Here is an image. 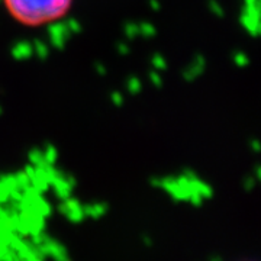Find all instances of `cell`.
<instances>
[{
    "label": "cell",
    "instance_id": "1",
    "mask_svg": "<svg viewBox=\"0 0 261 261\" xmlns=\"http://www.w3.org/2000/svg\"><path fill=\"white\" fill-rule=\"evenodd\" d=\"M75 0H0L3 12L23 28H48L63 22L74 9Z\"/></svg>",
    "mask_w": 261,
    "mask_h": 261
},
{
    "label": "cell",
    "instance_id": "2",
    "mask_svg": "<svg viewBox=\"0 0 261 261\" xmlns=\"http://www.w3.org/2000/svg\"><path fill=\"white\" fill-rule=\"evenodd\" d=\"M103 212H105V207L103 206H90V207L86 209V214L93 216V218L100 216V215H103Z\"/></svg>",
    "mask_w": 261,
    "mask_h": 261
},
{
    "label": "cell",
    "instance_id": "3",
    "mask_svg": "<svg viewBox=\"0 0 261 261\" xmlns=\"http://www.w3.org/2000/svg\"><path fill=\"white\" fill-rule=\"evenodd\" d=\"M209 261H224V260H222V257H219V255H212V257L209 258Z\"/></svg>",
    "mask_w": 261,
    "mask_h": 261
},
{
    "label": "cell",
    "instance_id": "4",
    "mask_svg": "<svg viewBox=\"0 0 261 261\" xmlns=\"http://www.w3.org/2000/svg\"><path fill=\"white\" fill-rule=\"evenodd\" d=\"M144 244H145V245H147V247H151V240H149V238H144Z\"/></svg>",
    "mask_w": 261,
    "mask_h": 261
},
{
    "label": "cell",
    "instance_id": "5",
    "mask_svg": "<svg viewBox=\"0 0 261 261\" xmlns=\"http://www.w3.org/2000/svg\"><path fill=\"white\" fill-rule=\"evenodd\" d=\"M15 261H22V260H20V258H18V257H16V260H15Z\"/></svg>",
    "mask_w": 261,
    "mask_h": 261
}]
</instances>
